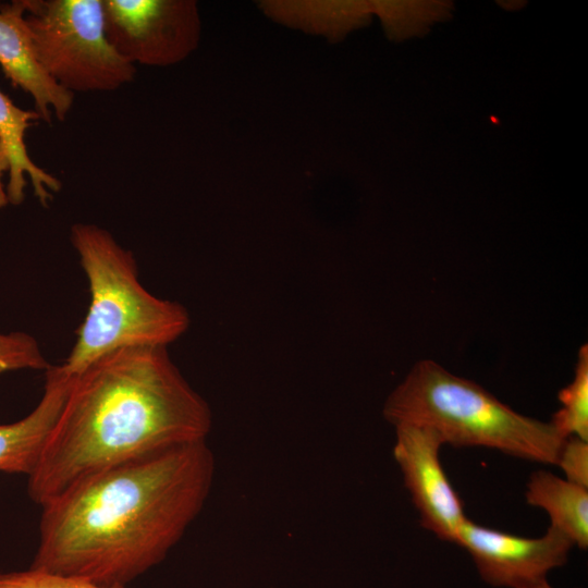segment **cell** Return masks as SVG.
<instances>
[{
	"label": "cell",
	"mask_w": 588,
	"mask_h": 588,
	"mask_svg": "<svg viewBox=\"0 0 588 588\" xmlns=\"http://www.w3.org/2000/svg\"><path fill=\"white\" fill-rule=\"evenodd\" d=\"M50 366L32 335L21 331L0 333V375L17 369L46 371Z\"/></svg>",
	"instance_id": "cell-15"
},
{
	"label": "cell",
	"mask_w": 588,
	"mask_h": 588,
	"mask_svg": "<svg viewBox=\"0 0 588 588\" xmlns=\"http://www.w3.org/2000/svg\"><path fill=\"white\" fill-rule=\"evenodd\" d=\"M33 49L44 71L63 89L113 91L131 83L136 66L105 34L102 0H22Z\"/></svg>",
	"instance_id": "cell-5"
},
{
	"label": "cell",
	"mask_w": 588,
	"mask_h": 588,
	"mask_svg": "<svg viewBox=\"0 0 588 588\" xmlns=\"http://www.w3.org/2000/svg\"><path fill=\"white\" fill-rule=\"evenodd\" d=\"M525 2L523 1H498V4L502 5L504 9L507 10H516L524 5Z\"/></svg>",
	"instance_id": "cell-19"
},
{
	"label": "cell",
	"mask_w": 588,
	"mask_h": 588,
	"mask_svg": "<svg viewBox=\"0 0 588 588\" xmlns=\"http://www.w3.org/2000/svg\"><path fill=\"white\" fill-rule=\"evenodd\" d=\"M216 462L206 441L97 471L42 507L32 568L127 586L164 560L200 513Z\"/></svg>",
	"instance_id": "cell-1"
},
{
	"label": "cell",
	"mask_w": 588,
	"mask_h": 588,
	"mask_svg": "<svg viewBox=\"0 0 588 588\" xmlns=\"http://www.w3.org/2000/svg\"><path fill=\"white\" fill-rule=\"evenodd\" d=\"M36 120L40 117L35 110L15 106L0 89V142L9 161L5 193L8 201L14 206L25 198V175L30 177L34 194L44 207H48L53 194L62 186L58 177L38 167L28 156L25 132Z\"/></svg>",
	"instance_id": "cell-11"
},
{
	"label": "cell",
	"mask_w": 588,
	"mask_h": 588,
	"mask_svg": "<svg viewBox=\"0 0 588 588\" xmlns=\"http://www.w3.org/2000/svg\"><path fill=\"white\" fill-rule=\"evenodd\" d=\"M70 240L89 284L90 303L61 367L71 376L113 351L166 346L189 326L187 310L161 299L139 282L133 253L106 229L74 223Z\"/></svg>",
	"instance_id": "cell-4"
},
{
	"label": "cell",
	"mask_w": 588,
	"mask_h": 588,
	"mask_svg": "<svg viewBox=\"0 0 588 588\" xmlns=\"http://www.w3.org/2000/svg\"><path fill=\"white\" fill-rule=\"evenodd\" d=\"M5 171H9V161L0 142V209L9 204L5 187L2 183V174Z\"/></svg>",
	"instance_id": "cell-18"
},
{
	"label": "cell",
	"mask_w": 588,
	"mask_h": 588,
	"mask_svg": "<svg viewBox=\"0 0 588 588\" xmlns=\"http://www.w3.org/2000/svg\"><path fill=\"white\" fill-rule=\"evenodd\" d=\"M22 0L0 4V66L14 87L28 94L47 123L64 121L74 95L60 87L36 59Z\"/></svg>",
	"instance_id": "cell-9"
},
{
	"label": "cell",
	"mask_w": 588,
	"mask_h": 588,
	"mask_svg": "<svg viewBox=\"0 0 588 588\" xmlns=\"http://www.w3.org/2000/svg\"><path fill=\"white\" fill-rule=\"evenodd\" d=\"M456 543L469 553L487 584L509 588H524L546 579L551 569L567 562L574 546L552 526L542 537L525 538L477 525L468 518Z\"/></svg>",
	"instance_id": "cell-7"
},
{
	"label": "cell",
	"mask_w": 588,
	"mask_h": 588,
	"mask_svg": "<svg viewBox=\"0 0 588 588\" xmlns=\"http://www.w3.org/2000/svg\"><path fill=\"white\" fill-rule=\"evenodd\" d=\"M555 465L561 467L566 480L588 488V441L574 436L565 438Z\"/></svg>",
	"instance_id": "cell-17"
},
{
	"label": "cell",
	"mask_w": 588,
	"mask_h": 588,
	"mask_svg": "<svg viewBox=\"0 0 588 588\" xmlns=\"http://www.w3.org/2000/svg\"><path fill=\"white\" fill-rule=\"evenodd\" d=\"M562 407L552 416L551 424L564 437L588 441V346L578 351L575 375L569 384L560 390Z\"/></svg>",
	"instance_id": "cell-14"
},
{
	"label": "cell",
	"mask_w": 588,
	"mask_h": 588,
	"mask_svg": "<svg viewBox=\"0 0 588 588\" xmlns=\"http://www.w3.org/2000/svg\"><path fill=\"white\" fill-rule=\"evenodd\" d=\"M0 588H128L105 586L89 579L29 567L27 571L0 573Z\"/></svg>",
	"instance_id": "cell-16"
},
{
	"label": "cell",
	"mask_w": 588,
	"mask_h": 588,
	"mask_svg": "<svg viewBox=\"0 0 588 588\" xmlns=\"http://www.w3.org/2000/svg\"><path fill=\"white\" fill-rule=\"evenodd\" d=\"M524 588H552L548 583L547 579H542L538 583H535L530 586L524 587Z\"/></svg>",
	"instance_id": "cell-20"
},
{
	"label": "cell",
	"mask_w": 588,
	"mask_h": 588,
	"mask_svg": "<svg viewBox=\"0 0 588 588\" xmlns=\"http://www.w3.org/2000/svg\"><path fill=\"white\" fill-rule=\"evenodd\" d=\"M73 377L60 366L46 370L44 394L23 419L0 425V471L29 476L54 427L69 394Z\"/></svg>",
	"instance_id": "cell-10"
},
{
	"label": "cell",
	"mask_w": 588,
	"mask_h": 588,
	"mask_svg": "<svg viewBox=\"0 0 588 588\" xmlns=\"http://www.w3.org/2000/svg\"><path fill=\"white\" fill-rule=\"evenodd\" d=\"M395 437L393 456L421 526L440 540L456 543L467 517L440 462L442 438L431 428L415 425L395 426Z\"/></svg>",
	"instance_id": "cell-8"
},
{
	"label": "cell",
	"mask_w": 588,
	"mask_h": 588,
	"mask_svg": "<svg viewBox=\"0 0 588 588\" xmlns=\"http://www.w3.org/2000/svg\"><path fill=\"white\" fill-rule=\"evenodd\" d=\"M384 418L394 427L433 429L444 444L481 446L541 464H556L565 438L549 421L522 415L476 382L437 362H417L391 392Z\"/></svg>",
	"instance_id": "cell-3"
},
{
	"label": "cell",
	"mask_w": 588,
	"mask_h": 588,
	"mask_svg": "<svg viewBox=\"0 0 588 588\" xmlns=\"http://www.w3.org/2000/svg\"><path fill=\"white\" fill-rule=\"evenodd\" d=\"M373 9L381 16L393 40L424 37L439 22L451 19L454 3L449 0L377 1Z\"/></svg>",
	"instance_id": "cell-13"
},
{
	"label": "cell",
	"mask_w": 588,
	"mask_h": 588,
	"mask_svg": "<svg viewBox=\"0 0 588 588\" xmlns=\"http://www.w3.org/2000/svg\"><path fill=\"white\" fill-rule=\"evenodd\" d=\"M211 412L166 346H134L96 359L73 381L28 476L40 506L79 480L146 454L206 441Z\"/></svg>",
	"instance_id": "cell-2"
},
{
	"label": "cell",
	"mask_w": 588,
	"mask_h": 588,
	"mask_svg": "<svg viewBox=\"0 0 588 588\" xmlns=\"http://www.w3.org/2000/svg\"><path fill=\"white\" fill-rule=\"evenodd\" d=\"M526 501L544 510L550 526L564 534L581 550L588 547V488L562 479L547 470L531 474Z\"/></svg>",
	"instance_id": "cell-12"
},
{
	"label": "cell",
	"mask_w": 588,
	"mask_h": 588,
	"mask_svg": "<svg viewBox=\"0 0 588 588\" xmlns=\"http://www.w3.org/2000/svg\"><path fill=\"white\" fill-rule=\"evenodd\" d=\"M102 10L108 41L135 66L168 65L195 47L198 22L193 2L102 0Z\"/></svg>",
	"instance_id": "cell-6"
}]
</instances>
